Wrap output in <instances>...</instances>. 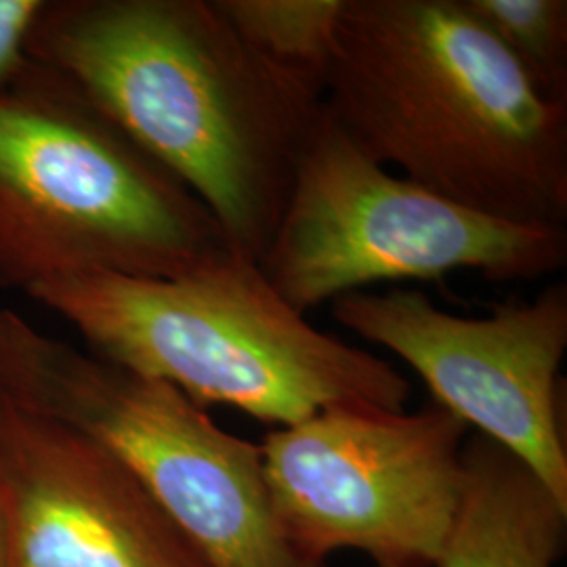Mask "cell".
Instances as JSON below:
<instances>
[{"mask_svg":"<svg viewBox=\"0 0 567 567\" xmlns=\"http://www.w3.org/2000/svg\"><path fill=\"white\" fill-rule=\"evenodd\" d=\"M28 53L261 259L324 122L318 89L252 53L215 0H47Z\"/></svg>","mask_w":567,"mask_h":567,"instance_id":"6da1fadb","label":"cell"},{"mask_svg":"<svg viewBox=\"0 0 567 567\" xmlns=\"http://www.w3.org/2000/svg\"><path fill=\"white\" fill-rule=\"evenodd\" d=\"M324 116L450 203L566 227L567 102L543 95L463 0H344Z\"/></svg>","mask_w":567,"mask_h":567,"instance_id":"7a4b0ae2","label":"cell"},{"mask_svg":"<svg viewBox=\"0 0 567 567\" xmlns=\"http://www.w3.org/2000/svg\"><path fill=\"white\" fill-rule=\"evenodd\" d=\"M25 295L93 355L274 429L339 405L398 412L412 393L398 368L309 324L257 261L234 250L171 280L82 271Z\"/></svg>","mask_w":567,"mask_h":567,"instance_id":"3957f363","label":"cell"},{"mask_svg":"<svg viewBox=\"0 0 567 567\" xmlns=\"http://www.w3.org/2000/svg\"><path fill=\"white\" fill-rule=\"evenodd\" d=\"M229 250L203 204L60 74L39 63L0 95V286L171 280Z\"/></svg>","mask_w":567,"mask_h":567,"instance_id":"277c9868","label":"cell"},{"mask_svg":"<svg viewBox=\"0 0 567 567\" xmlns=\"http://www.w3.org/2000/svg\"><path fill=\"white\" fill-rule=\"evenodd\" d=\"M0 386L121 458L210 567H324L295 547L261 446L179 389L112 364L0 309Z\"/></svg>","mask_w":567,"mask_h":567,"instance_id":"5b68a950","label":"cell"},{"mask_svg":"<svg viewBox=\"0 0 567 567\" xmlns=\"http://www.w3.org/2000/svg\"><path fill=\"white\" fill-rule=\"evenodd\" d=\"M566 261V227L511 224L450 203L370 161L324 116L257 265L305 316L372 284L452 271L529 282Z\"/></svg>","mask_w":567,"mask_h":567,"instance_id":"8992f818","label":"cell"},{"mask_svg":"<svg viewBox=\"0 0 567 567\" xmlns=\"http://www.w3.org/2000/svg\"><path fill=\"white\" fill-rule=\"evenodd\" d=\"M468 426L416 412L328 408L265 435V482L290 543L318 564L360 550L374 567H435L463 492Z\"/></svg>","mask_w":567,"mask_h":567,"instance_id":"52a82bcc","label":"cell"},{"mask_svg":"<svg viewBox=\"0 0 567 567\" xmlns=\"http://www.w3.org/2000/svg\"><path fill=\"white\" fill-rule=\"evenodd\" d=\"M332 318L410 365L433 402L524 461L567 507V447L559 372L567 351V286L532 301L461 318L425 292L360 290L332 301Z\"/></svg>","mask_w":567,"mask_h":567,"instance_id":"ba28073f","label":"cell"},{"mask_svg":"<svg viewBox=\"0 0 567 567\" xmlns=\"http://www.w3.org/2000/svg\"><path fill=\"white\" fill-rule=\"evenodd\" d=\"M0 511L11 567H210L121 458L2 386Z\"/></svg>","mask_w":567,"mask_h":567,"instance_id":"9c48e42d","label":"cell"},{"mask_svg":"<svg viewBox=\"0 0 567 567\" xmlns=\"http://www.w3.org/2000/svg\"><path fill=\"white\" fill-rule=\"evenodd\" d=\"M463 492L435 567H555L567 507L507 447L482 433L463 447Z\"/></svg>","mask_w":567,"mask_h":567,"instance_id":"30bf717a","label":"cell"},{"mask_svg":"<svg viewBox=\"0 0 567 567\" xmlns=\"http://www.w3.org/2000/svg\"><path fill=\"white\" fill-rule=\"evenodd\" d=\"M215 2L252 53L324 95L344 0Z\"/></svg>","mask_w":567,"mask_h":567,"instance_id":"8fae6325","label":"cell"},{"mask_svg":"<svg viewBox=\"0 0 567 567\" xmlns=\"http://www.w3.org/2000/svg\"><path fill=\"white\" fill-rule=\"evenodd\" d=\"M536 89L567 102L566 0H463Z\"/></svg>","mask_w":567,"mask_h":567,"instance_id":"7c38bea8","label":"cell"},{"mask_svg":"<svg viewBox=\"0 0 567 567\" xmlns=\"http://www.w3.org/2000/svg\"><path fill=\"white\" fill-rule=\"evenodd\" d=\"M47 0H0V95L16 89L39 65L28 42Z\"/></svg>","mask_w":567,"mask_h":567,"instance_id":"4fadbf2b","label":"cell"},{"mask_svg":"<svg viewBox=\"0 0 567 567\" xmlns=\"http://www.w3.org/2000/svg\"><path fill=\"white\" fill-rule=\"evenodd\" d=\"M0 567H11V540H9V527L2 511H0Z\"/></svg>","mask_w":567,"mask_h":567,"instance_id":"5bb4252c","label":"cell"}]
</instances>
